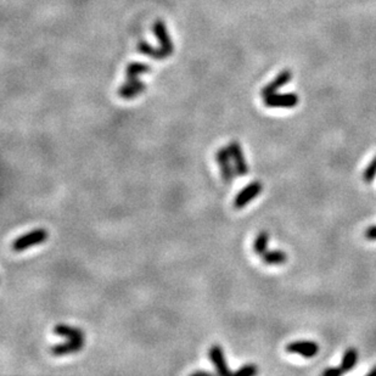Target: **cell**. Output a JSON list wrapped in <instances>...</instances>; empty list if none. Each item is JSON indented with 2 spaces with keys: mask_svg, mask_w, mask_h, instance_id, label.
<instances>
[{
  "mask_svg": "<svg viewBox=\"0 0 376 376\" xmlns=\"http://www.w3.org/2000/svg\"><path fill=\"white\" fill-rule=\"evenodd\" d=\"M376 177V156L372 159L371 162L369 163L368 167L365 168V171H364L363 173V179L365 183L370 184L371 183L372 180H374V178Z\"/></svg>",
  "mask_w": 376,
  "mask_h": 376,
  "instance_id": "obj_18",
  "label": "cell"
},
{
  "mask_svg": "<svg viewBox=\"0 0 376 376\" xmlns=\"http://www.w3.org/2000/svg\"><path fill=\"white\" fill-rule=\"evenodd\" d=\"M257 372H258V368L256 364H245V365L241 366L240 369H238L234 374L244 375V376H252V375L257 374Z\"/></svg>",
  "mask_w": 376,
  "mask_h": 376,
  "instance_id": "obj_19",
  "label": "cell"
},
{
  "mask_svg": "<svg viewBox=\"0 0 376 376\" xmlns=\"http://www.w3.org/2000/svg\"><path fill=\"white\" fill-rule=\"evenodd\" d=\"M321 374H323V376H340L345 374V372H343L341 366H331V368L325 369Z\"/></svg>",
  "mask_w": 376,
  "mask_h": 376,
  "instance_id": "obj_20",
  "label": "cell"
},
{
  "mask_svg": "<svg viewBox=\"0 0 376 376\" xmlns=\"http://www.w3.org/2000/svg\"><path fill=\"white\" fill-rule=\"evenodd\" d=\"M358 362V352L356 348H348L342 357V362L340 364L343 372L351 371L356 366Z\"/></svg>",
  "mask_w": 376,
  "mask_h": 376,
  "instance_id": "obj_15",
  "label": "cell"
},
{
  "mask_svg": "<svg viewBox=\"0 0 376 376\" xmlns=\"http://www.w3.org/2000/svg\"><path fill=\"white\" fill-rule=\"evenodd\" d=\"M228 150L230 152V157L232 165H234L235 172H237V175H239V177H245V175L249 174V166H247L241 145L239 144L237 140H231L228 145Z\"/></svg>",
  "mask_w": 376,
  "mask_h": 376,
  "instance_id": "obj_4",
  "label": "cell"
},
{
  "mask_svg": "<svg viewBox=\"0 0 376 376\" xmlns=\"http://www.w3.org/2000/svg\"><path fill=\"white\" fill-rule=\"evenodd\" d=\"M288 353H295L303 358H312L319 352L318 343L313 341H295L286 346Z\"/></svg>",
  "mask_w": 376,
  "mask_h": 376,
  "instance_id": "obj_9",
  "label": "cell"
},
{
  "mask_svg": "<svg viewBox=\"0 0 376 376\" xmlns=\"http://www.w3.org/2000/svg\"><path fill=\"white\" fill-rule=\"evenodd\" d=\"M366 376H376V365L372 366V369L366 374Z\"/></svg>",
  "mask_w": 376,
  "mask_h": 376,
  "instance_id": "obj_22",
  "label": "cell"
},
{
  "mask_svg": "<svg viewBox=\"0 0 376 376\" xmlns=\"http://www.w3.org/2000/svg\"><path fill=\"white\" fill-rule=\"evenodd\" d=\"M268 243H269V234H268V231H261L256 237L255 241H253V252L257 256L264 255L268 251Z\"/></svg>",
  "mask_w": 376,
  "mask_h": 376,
  "instance_id": "obj_17",
  "label": "cell"
},
{
  "mask_svg": "<svg viewBox=\"0 0 376 376\" xmlns=\"http://www.w3.org/2000/svg\"><path fill=\"white\" fill-rule=\"evenodd\" d=\"M146 89V84L143 80L139 79V77H132L127 78V80L118 88L117 94L119 98L124 100H130L138 97Z\"/></svg>",
  "mask_w": 376,
  "mask_h": 376,
  "instance_id": "obj_6",
  "label": "cell"
},
{
  "mask_svg": "<svg viewBox=\"0 0 376 376\" xmlns=\"http://www.w3.org/2000/svg\"><path fill=\"white\" fill-rule=\"evenodd\" d=\"M151 67L144 62H130L125 67V78H132V77H139V74L149 73Z\"/></svg>",
  "mask_w": 376,
  "mask_h": 376,
  "instance_id": "obj_16",
  "label": "cell"
},
{
  "mask_svg": "<svg viewBox=\"0 0 376 376\" xmlns=\"http://www.w3.org/2000/svg\"><path fill=\"white\" fill-rule=\"evenodd\" d=\"M291 78H292V73L290 72V71L289 70L281 71V72L275 77V79L268 83L264 88H262L261 95L263 98H265V97H268V95L275 94L280 88H283V86L288 84V83L291 80Z\"/></svg>",
  "mask_w": 376,
  "mask_h": 376,
  "instance_id": "obj_11",
  "label": "cell"
},
{
  "mask_svg": "<svg viewBox=\"0 0 376 376\" xmlns=\"http://www.w3.org/2000/svg\"><path fill=\"white\" fill-rule=\"evenodd\" d=\"M193 375H210V372H207V371H196V372H194Z\"/></svg>",
  "mask_w": 376,
  "mask_h": 376,
  "instance_id": "obj_23",
  "label": "cell"
},
{
  "mask_svg": "<svg viewBox=\"0 0 376 376\" xmlns=\"http://www.w3.org/2000/svg\"><path fill=\"white\" fill-rule=\"evenodd\" d=\"M138 52L143 55L148 56V58L154 59V60H163L168 58V54H167L162 48H155L151 44H149L148 41L142 40L138 44Z\"/></svg>",
  "mask_w": 376,
  "mask_h": 376,
  "instance_id": "obj_13",
  "label": "cell"
},
{
  "mask_svg": "<svg viewBox=\"0 0 376 376\" xmlns=\"http://www.w3.org/2000/svg\"><path fill=\"white\" fill-rule=\"evenodd\" d=\"M216 160H217L218 167H219L222 180L228 185L231 184L232 180H234L235 175H237V172H235L234 165H232L230 152H229L228 148L218 149V151L216 154Z\"/></svg>",
  "mask_w": 376,
  "mask_h": 376,
  "instance_id": "obj_2",
  "label": "cell"
},
{
  "mask_svg": "<svg viewBox=\"0 0 376 376\" xmlns=\"http://www.w3.org/2000/svg\"><path fill=\"white\" fill-rule=\"evenodd\" d=\"M262 189H263V185H262L261 181L256 180L250 183L244 189H241L238 195L235 196L234 207L237 210H241V208L246 207L252 200H255L262 193Z\"/></svg>",
  "mask_w": 376,
  "mask_h": 376,
  "instance_id": "obj_3",
  "label": "cell"
},
{
  "mask_svg": "<svg viewBox=\"0 0 376 376\" xmlns=\"http://www.w3.org/2000/svg\"><path fill=\"white\" fill-rule=\"evenodd\" d=\"M83 347H84V339H68L65 342L53 345L50 347V353L55 357H62L80 352Z\"/></svg>",
  "mask_w": 376,
  "mask_h": 376,
  "instance_id": "obj_7",
  "label": "cell"
},
{
  "mask_svg": "<svg viewBox=\"0 0 376 376\" xmlns=\"http://www.w3.org/2000/svg\"><path fill=\"white\" fill-rule=\"evenodd\" d=\"M53 333L56 336L65 337V339H84V333L79 327L71 326L67 324H56L54 326Z\"/></svg>",
  "mask_w": 376,
  "mask_h": 376,
  "instance_id": "obj_12",
  "label": "cell"
},
{
  "mask_svg": "<svg viewBox=\"0 0 376 376\" xmlns=\"http://www.w3.org/2000/svg\"><path fill=\"white\" fill-rule=\"evenodd\" d=\"M261 257L263 263L268 265H280L286 263V261H288V255H286L284 251L279 250L267 251Z\"/></svg>",
  "mask_w": 376,
  "mask_h": 376,
  "instance_id": "obj_14",
  "label": "cell"
},
{
  "mask_svg": "<svg viewBox=\"0 0 376 376\" xmlns=\"http://www.w3.org/2000/svg\"><path fill=\"white\" fill-rule=\"evenodd\" d=\"M365 238L368 240H376V225L369 226L365 230Z\"/></svg>",
  "mask_w": 376,
  "mask_h": 376,
  "instance_id": "obj_21",
  "label": "cell"
},
{
  "mask_svg": "<svg viewBox=\"0 0 376 376\" xmlns=\"http://www.w3.org/2000/svg\"><path fill=\"white\" fill-rule=\"evenodd\" d=\"M208 357H210L211 363L213 364L214 369L218 375H230V370H229L228 363H226L225 354L223 352L222 347L219 345H212L210 351H208Z\"/></svg>",
  "mask_w": 376,
  "mask_h": 376,
  "instance_id": "obj_8",
  "label": "cell"
},
{
  "mask_svg": "<svg viewBox=\"0 0 376 376\" xmlns=\"http://www.w3.org/2000/svg\"><path fill=\"white\" fill-rule=\"evenodd\" d=\"M298 97L295 92L286 94H271L264 98V105L273 109H292L297 106Z\"/></svg>",
  "mask_w": 376,
  "mask_h": 376,
  "instance_id": "obj_5",
  "label": "cell"
},
{
  "mask_svg": "<svg viewBox=\"0 0 376 376\" xmlns=\"http://www.w3.org/2000/svg\"><path fill=\"white\" fill-rule=\"evenodd\" d=\"M48 237H49V234H48L45 229H33L32 231L26 232V234L15 239L14 243L11 244V249L15 252H22V251L31 249V247L37 246V245L44 244L48 240Z\"/></svg>",
  "mask_w": 376,
  "mask_h": 376,
  "instance_id": "obj_1",
  "label": "cell"
},
{
  "mask_svg": "<svg viewBox=\"0 0 376 376\" xmlns=\"http://www.w3.org/2000/svg\"><path fill=\"white\" fill-rule=\"evenodd\" d=\"M152 32H154L156 39L159 40L160 46L162 48L167 54H168V56L172 55L173 50H174V46H173L172 39H171V37H169L168 29H167L166 23L163 22L162 20L155 21L154 25H152Z\"/></svg>",
  "mask_w": 376,
  "mask_h": 376,
  "instance_id": "obj_10",
  "label": "cell"
}]
</instances>
